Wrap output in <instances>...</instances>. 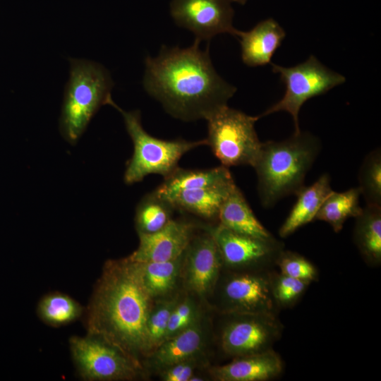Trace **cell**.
Returning a JSON list of instances; mask_svg holds the SVG:
<instances>
[{
	"mask_svg": "<svg viewBox=\"0 0 381 381\" xmlns=\"http://www.w3.org/2000/svg\"><path fill=\"white\" fill-rule=\"evenodd\" d=\"M153 301L135 261L128 257L107 261L87 310V334L141 365L149 356L147 320Z\"/></svg>",
	"mask_w": 381,
	"mask_h": 381,
	"instance_id": "obj_1",
	"label": "cell"
},
{
	"mask_svg": "<svg viewBox=\"0 0 381 381\" xmlns=\"http://www.w3.org/2000/svg\"><path fill=\"white\" fill-rule=\"evenodd\" d=\"M195 40L188 48L163 47L145 59L144 87L166 111L183 121L204 119L227 105L236 88L215 71L208 52Z\"/></svg>",
	"mask_w": 381,
	"mask_h": 381,
	"instance_id": "obj_2",
	"label": "cell"
},
{
	"mask_svg": "<svg viewBox=\"0 0 381 381\" xmlns=\"http://www.w3.org/2000/svg\"><path fill=\"white\" fill-rule=\"evenodd\" d=\"M320 149L315 135L301 131L284 140L262 143L252 167L257 175L261 205L270 208L284 197L296 195L304 186Z\"/></svg>",
	"mask_w": 381,
	"mask_h": 381,
	"instance_id": "obj_3",
	"label": "cell"
},
{
	"mask_svg": "<svg viewBox=\"0 0 381 381\" xmlns=\"http://www.w3.org/2000/svg\"><path fill=\"white\" fill-rule=\"evenodd\" d=\"M70 77L66 84L59 131L75 145L101 106L111 97L114 83L102 65L85 59H70Z\"/></svg>",
	"mask_w": 381,
	"mask_h": 381,
	"instance_id": "obj_4",
	"label": "cell"
},
{
	"mask_svg": "<svg viewBox=\"0 0 381 381\" xmlns=\"http://www.w3.org/2000/svg\"><path fill=\"white\" fill-rule=\"evenodd\" d=\"M107 104L121 114L133 144V153L126 163L123 176L124 182L128 185L140 182L150 174H159L165 178L179 167V162L186 153L201 145H207L205 139L188 141L155 138L144 130L138 110L126 111L117 106L111 97Z\"/></svg>",
	"mask_w": 381,
	"mask_h": 381,
	"instance_id": "obj_5",
	"label": "cell"
},
{
	"mask_svg": "<svg viewBox=\"0 0 381 381\" xmlns=\"http://www.w3.org/2000/svg\"><path fill=\"white\" fill-rule=\"evenodd\" d=\"M260 118L227 105L206 118L207 145L222 166H253L262 145L255 129V123Z\"/></svg>",
	"mask_w": 381,
	"mask_h": 381,
	"instance_id": "obj_6",
	"label": "cell"
},
{
	"mask_svg": "<svg viewBox=\"0 0 381 381\" xmlns=\"http://www.w3.org/2000/svg\"><path fill=\"white\" fill-rule=\"evenodd\" d=\"M271 65L272 71L279 73L285 84L286 91L278 102L259 116L262 117L281 111H286L292 116L294 133L301 131L298 114L303 104L308 99L325 94L346 80L342 75L325 67L313 55L293 67Z\"/></svg>",
	"mask_w": 381,
	"mask_h": 381,
	"instance_id": "obj_7",
	"label": "cell"
},
{
	"mask_svg": "<svg viewBox=\"0 0 381 381\" xmlns=\"http://www.w3.org/2000/svg\"><path fill=\"white\" fill-rule=\"evenodd\" d=\"M70 349L75 367L85 380H133L142 368L119 349L95 336L72 337Z\"/></svg>",
	"mask_w": 381,
	"mask_h": 381,
	"instance_id": "obj_8",
	"label": "cell"
},
{
	"mask_svg": "<svg viewBox=\"0 0 381 381\" xmlns=\"http://www.w3.org/2000/svg\"><path fill=\"white\" fill-rule=\"evenodd\" d=\"M230 316L221 333L223 351L233 358L272 349L282 325L277 315L267 313H226Z\"/></svg>",
	"mask_w": 381,
	"mask_h": 381,
	"instance_id": "obj_9",
	"label": "cell"
},
{
	"mask_svg": "<svg viewBox=\"0 0 381 381\" xmlns=\"http://www.w3.org/2000/svg\"><path fill=\"white\" fill-rule=\"evenodd\" d=\"M218 246L223 266L236 270H264L276 264L284 250L275 238L265 239L239 234L219 224L209 227Z\"/></svg>",
	"mask_w": 381,
	"mask_h": 381,
	"instance_id": "obj_10",
	"label": "cell"
},
{
	"mask_svg": "<svg viewBox=\"0 0 381 381\" xmlns=\"http://www.w3.org/2000/svg\"><path fill=\"white\" fill-rule=\"evenodd\" d=\"M225 313L276 315L278 306L272 290V275L237 270L223 281L220 290Z\"/></svg>",
	"mask_w": 381,
	"mask_h": 381,
	"instance_id": "obj_11",
	"label": "cell"
},
{
	"mask_svg": "<svg viewBox=\"0 0 381 381\" xmlns=\"http://www.w3.org/2000/svg\"><path fill=\"white\" fill-rule=\"evenodd\" d=\"M170 8L176 23L192 31L199 42L220 33H238L232 25L229 0H173Z\"/></svg>",
	"mask_w": 381,
	"mask_h": 381,
	"instance_id": "obj_12",
	"label": "cell"
},
{
	"mask_svg": "<svg viewBox=\"0 0 381 381\" xmlns=\"http://www.w3.org/2000/svg\"><path fill=\"white\" fill-rule=\"evenodd\" d=\"M207 230L193 236L185 252L182 270L186 288L201 298L213 292L223 267L216 241L210 229Z\"/></svg>",
	"mask_w": 381,
	"mask_h": 381,
	"instance_id": "obj_13",
	"label": "cell"
},
{
	"mask_svg": "<svg viewBox=\"0 0 381 381\" xmlns=\"http://www.w3.org/2000/svg\"><path fill=\"white\" fill-rule=\"evenodd\" d=\"M195 224L185 219H172L159 231L138 234L139 245L128 258L137 262H164L178 258L188 248Z\"/></svg>",
	"mask_w": 381,
	"mask_h": 381,
	"instance_id": "obj_14",
	"label": "cell"
},
{
	"mask_svg": "<svg viewBox=\"0 0 381 381\" xmlns=\"http://www.w3.org/2000/svg\"><path fill=\"white\" fill-rule=\"evenodd\" d=\"M282 369L280 356L272 349L234 358L229 363L212 368L210 374L219 381H266L277 377Z\"/></svg>",
	"mask_w": 381,
	"mask_h": 381,
	"instance_id": "obj_15",
	"label": "cell"
},
{
	"mask_svg": "<svg viewBox=\"0 0 381 381\" xmlns=\"http://www.w3.org/2000/svg\"><path fill=\"white\" fill-rule=\"evenodd\" d=\"M284 29L272 18L258 23L248 32L238 31L241 59L249 66H264L271 59L285 37Z\"/></svg>",
	"mask_w": 381,
	"mask_h": 381,
	"instance_id": "obj_16",
	"label": "cell"
},
{
	"mask_svg": "<svg viewBox=\"0 0 381 381\" xmlns=\"http://www.w3.org/2000/svg\"><path fill=\"white\" fill-rule=\"evenodd\" d=\"M200 318L190 326L166 339L147 357L151 367L162 370L174 363L196 357L205 339Z\"/></svg>",
	"mask_w": 381,
	"mask_h": 381,
	"instance_id": "obj_17",
	"label": "cell"
},
{
	"mask_svg": "<svg viewBox=\"0 0 381 381\" xmlns=\"http://www.w3.org/2000/svg\"><path fill=\"white\" fill-rule=\"evenodd\" d=\"M330 179L328 174H323L313 183L303 186L297 192L296 202L279 228L281 237L286 238L315 220L325 199L332 191Z\"/></svg>",
	"mask_w": 381,
	"mask_h": 381,
	"instance_id": "obj_18",
	"label": "cell"
},
{
	"mask_svg": "<svg viewBox=\"0 0 381 381\" xmlns=\"http://www.w3.org/2000/svg\"><path fill=\"white\" fill-rule=\"evenodd\" d=\"M218 224L235 232L269 239L274 236L255 217L239 188L235 185L222 204Z\"/></svg>",
	"mask_w": 381,
	"mask_h": 381,
	"instance_id": "obj_19",
	"label": "cell"
},
{
	"mask_svg": "<svg viewBox=\"0 0 381 381\" xmlns=\"http://www.w3.org/2000/svg\"><path fill=\"white\" fill-rule=\"evenodd\" d=\"M236 185L234 181L220 185L179 192L169 201L176 210L200 218L218 221L219 210Z\"/></svg>",
	"mask_w": 381,
	"mask_h": 381,
	"instance_id": "obj_20",
	"label": "cell"
},
{
	"mask_svg": "<svg viewBox=\"0 0 381 381\" xmlns=\"http://www.w3.org/2000/svg\"><path fill=\"white\" fill-rule=\"evenodd\" d=\"M234 181L229 169L224 166L206 169L178 167L155 190L159 196L170 200L179 192L217 186Z\"/></svg>",
	"mask_w": 381,
	"mask_h": 381,
	"instance_id": "obj_21",
	"label": "cell"
},
{
	"mask_svg": "<svg viewBox=\"0 0 381 381\" xmlns=\"http://www.w3.org/2000/svg\"><path fill=\"white\" fill-rule=\"evenodd\" d=\"M184 256L185 253L176 259L164 262L135 261L143 284L153 300L168 296L176 288L182 277Z\"/></svg>",
	"mask_w": 381,
	"mask_h": 381,
	"instance_id": "obj_22",
	"label": "cell"
},
{
	"mask_svg": "<svg viewBox=\"0 0 381 381\" xmlns=\"http://www.w3.org/2000/svg\"><path fill=\"white\" fill-rule=\"evenodd\" d=\"M354 241L363 257L372 265L381 261V206L365 205L356 217Z\"/></svg>",
	"mask_w": 381,
	"mask_h": 381,
	"instance_id": "obj_23",
	"label": "cell"
},
{
	"mask_svg": "<svg viewBox=\"0 0 381 381\" xmlns=\"http://www.w3.org/2000/svg\"><path fill=\"white\" fill-rule=\"evenodd\" d=\"M361 191L358 187L343 192L332 191L327 196L315 220L328 223L335 232H339L350 217L356 218L362 211L359 205Z\"/></svg>",
	"mask_w": 381,
	"mask_h": 381,
	"instance_id": "obj_24",
	"label": "cell"
},
{
	"mask_svg": "<svg viewBox=\"0 0 381 381\" xmlns=\"http://www.w3.org/2000/svg\"><path fill=\"white\" fill-rule=\"evenodd\" d=\"M172 203L155 190L145 195L138 202L134 217L138 234H150L164 227L172 219L175 210Z\"/></svg>",
	"mask_w": 381,
	"mask_h": 381,
	"instance_id": "obj_25",
	"label": "cell"
},
{
	"mask_svg": "<svg viewBox=\"0 0 381 381\" xmlns=\"http://www.w3.org/2000/svg\"><path fill=\"white\" fill-rule=\"evenodd\" d=\"M83 307L73 298L61 292L45 295L39 302L37 314L41 320L52 327H60L79 318Z\"/></svg>",
	"mask_w": 381,
	"mask_h": 381,
	"instance_id": "obj_26",
	"label": "cell"
},
{
	"mask_svg": "<svg viewBox=\"0 0 381 381\" xmlns=\"http://www.w3.org/2000/svg\"><path fill=\"white\" fill-rule=\"evenodd\" d=\"M358 188L367 205L381 206V150L370 152L358 172Z\"/></svg>",
	"mask_w": 381,
	"mask_h": 381,
	"instance_id": "obj_27",
	"label": "cell"
},
{
	"mask_svg": "<svg viewBox=\"0 0 381 381\" xmlns=\"http://www.w3.org/2000/svg\"><path fill=\"white\" fill-rule=\"evenodd\" d=\"M179 299L174 296L153 304L147 320L149 355L166 340L170 315Z\"/></svg>",
	"mask_w": 381,
	"mask_h": 381,
	"instance_id": "obj_28",
	"label": "cell"
},
{
	"mask_svg": "<svg viewBox=\"0 0 381 381\" xmlns=\"http://www.w3.org/2000/svg\"><path fill=\"white\" fill-rule=\"evenodd\" d=\"M276 265L281 274L311 282L318 278L315 267L298 253L283 250L278 256Z\"/></svg>",
	"mask_w": 381,
	"mask_h": 381,
	"instance_id": "obj_29",
	"label": "cell"
},
{
	"mask_svg": "<svg viewBox=\"0 0 381 381\" xmlns=\"http://www.w3.org/2000/svg\"><path fill=\"white\" fill-rule=\"evenodd\" d=\"M310 283L281 273L272 276L273 295L277 306L288 307L294 304Z\"/></svg>",
	"mask_w": 381,
	"mask_h": 381,
	"instance_id": "obj_30",
	"label": "cell"
},
{
	"mask_svg": "<svg viewBox=\"0 0 381 381\" xmlns=\"http://www.w3.org/2000/svg\"><path fill=\"white\" fill-rule=\"evenodd\" d=\"M198 318L193 299L190 296L182 299L179 297L170 315L166 339L190 326Z\"/></svg>",
	"mask_w": 381,
	"mask_h": 381,
	"instance_id": "obj_31",
	"label": "cell"
},
{
	"mask_svg": "<svg viewBox=\"0 0 381 381\" xmlns=\"http://www.w3.org/2000/svg\"><path fill=\"white\" fill-rule=\"evenodd\" d=\"M196 366V357L178 362L161 370V378L164 381H189Z\"/></svg>",
	"mask_w": 381,
	"mask_h": 381,
	"instance_id": "obj_32",
	"label": "cell"
},
{
	"mask_svg": "<svg viewBox=\"0 0 381 381\" xmlns=\"http://www.w3.org/2000/svg\"><path fill=\"white\" fill-rule=\"evenodd\" d=\"M229 1H233L235 2L239 3L241 4H244L247 1V0H229Z\"/></svg>",
	"mask_w": 381,
	"mask_h": 381,
	"instance_id": "obj_33",
	"label": "cell"
}]
</instances>
